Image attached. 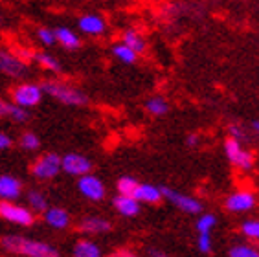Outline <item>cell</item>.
<instances>
[{"mask_svg":"<svg viewBox=\"0 0 259 257\" xmlns=\"http://www.w3.org/2000/svg\"><path fill=\"white\" fill-rule=\"evenodd\" d=\"M149 257H169L164 250H158V248H149Z\"/></svg>","mask_w":259,"mask_h":257,"instance_id":"37","label":"cell"},{"mask_svg":"<svg viewBox=\"0 0 259 257\" xmlns=\"http://www.w3.org/2000/svg\"><path fill=\"white\" fill-rule=\"evenodd\" d=\"M120 40L123 45L129 46L131 50H135L138 55H142L145 50H147V40H145V37L142 35V31H138L136 28H127V30L121 31Z\"/></svg>","mask_w":259,"mask_h":257,"instance_id":"21","label":"cell"},{"mask_svg":"<svg viewBox=\"0 0 259 257\" xmlns=\"http://www.w3.org/2000/svg\"><path fill=\"white\" fill-rule=\"evenodd\" d=\"M0 118H8L15 123H26L30 119V110L22 109L13 101H6L0 99Z\"/></svg>","mask_w":259,"mask_h":257,"instance_id":"18","label":"cell"},{"mask_svg":"<svg viewBox=\"0 0 259 257\" xmlns=\"http://www.w3.org/2000/svg\"><path fill=\"white\" fill-rule=\"evenodd\" d=\"M77 191L90 202H101L107 197V188H105L103 180L92 173L77 178Z\"/></svg>","mask_w":259,"mask_h":257,"instance_id":"8","label":"cell"},{"mask_svg":"<svg viewBox=\"0 0 259 257\" xmlns=\"http://www.w3.org/2000/svg\"><path fill=\"white\" fill-rule=\"evenodd\" d=\"M228 136L230 138L237 140V142H243V140L246 138V131H244L239 123H230L228 125Z\"/></svg>","mask_w":259,"mask_h":257,"instance_id":"32","label":"cell"},{"mask_svg":"<svg viewBox=\"0 0 259 257\" xmlns=\"http://www.w3.org/2000/svg\"><path fill=\"white\" fill-rule=\"evenodd\" d=\"M241 233L250 241L259 242V221H244L241 224Z\"/></svg>","mask_w":259,"mask_h":257,"instance_id":"31","label":"cell"},{"mask_svg":"<svg viewBox=\"0 0 259 257\" xmlns=\"http://www.w3.org/2000/svg\"><path fill=\"white\" fill-rule=\"evenodd\" d=\"M215 224H217L215 215H211V213H202V215L199 217V221H197V232L209 233L215 228Z\"/></svg>","mask_w":259,"mask_h":257,"instance_id":"30","label":"cell"},{"mask_svg":"<svg viewBox=\"0 0 259 257\" xmlns=\"http://www.w3.org/2000/svg\"><path fill=\"white\" fill-rule=\"evenodd\" d=\"M35 37L39 40L40 45L45 46V48H52L55 46V33H54V28H48V26H40L35 30Z\"/></svg>","mask_w":259,"mask_h":257,"instance_id":"28","label":"cell"},{"mask_svg":"<svg viewBox=\"0 0 259 257\" xmlns=\"http://www.w3.org/2000/svg\"><path fill=\"white\" fill-rule=\"evenodd\" d=\"M11 145H13V140H11L10 134L0 131V151H8Z\"/></svg>","mask_w":259,"mask_h":257,"instance_id":"34","label":"cell"},{"mask_svg":"<svg viewBox=\"0 0 259 257\" xmlns=\"http://www.w3.org/2000/svg\"><path fill=\"white\" fill-rule=\"evenodd\" d=\"M109 257H140V255H136V253L129 252V250H116V252L110 253Z\"/></svg>","mask_w":259,"mask_h":257,"instance_id":"36","label":"cell"},{"mask_svg":"<svg viewBox=\"0 0 259 257\" xmlns=\"http://www.w3.org/2000/svg\"><path fill=\"white\" fill-rule=\"evenodd\" d=\"M225 153H226V158L230 160V163L234 165V167L241 169V171H252L254 169V163L255 158L254 154L246 151V149L241 145V142L234 138H226L225 142Z\"/></svg>","mask_w":259,"mask_h":257,"instance_id":"6","label":"cell"},{"mask_svg":"<svg viewBox=\"0 0 259 257\" xmlns=\"http://www.w3.org/2000/svg\"><path fill=\"white\" fill-rule=\"evenodd\" d=\"M110 54L114 55V59L120 61L121 64H135L136 61H138V57H140L135 50H131L129 46L123 45L121 40H118V42H114V45H112V48H110Z\"/></svg>","mask_w":259,"mask_h":257,"instance_id":"23","label":"cell"},{"mask_svg":"<svg viewBox=\"0 0 259 257\" xmlns=\"http://www.w3.org/2000/svg\"><path fill=\"white\" fill-rule=\"evenodd\" d=\"M42 98H45L42 84L33 83V81H22V83H19L11 90V101L26 110L40 105Z\"/></svg>","mask_w":259,"mask_h":257,"instance_id":"3","label":"cell"},{"mask_svg":"<svg viewBox=\"0 0 259 257\" xmlns=\"http://www.w3.org/2000/svg\"><path fill=\"white\" fill-rule=\"evenodd\" d=\"M72 257H103V252L92 239H79L72 248Z\"/></svg>","mask_w":259,"mask_h":257,"instance_id":"22","label":"cell"},{"mask_svg":"<svg viewBox=\"0 0 259 257\" xmlns=\"http://www.w3.org/2000/svg\"><path fill=\"white\" fill-rule=\"evenodd\" d=\"M26 206L33 213H42L50 204H48V198H46V195L42 191L30 189V191L26 193Z\"/></svg>","mask_w":259,"mask_h":257,"instance_id":"24","label":"cell"},{"mask_svg":"<svg viewBox=\"0 0 259 257\" xmlns=\"http://www.w3.org/2000/svg\"><path fill=\"white\" fill-rule=\"evenodd\" d=\"M77 228L85 235H103V233H109L112 230V223L100 217V215H89V217L81 219Z\"/></svg>","mask_w":259,"mask_h":257,"instance_id":"13","label":"cell"},{"mask_svg":"<svg viewBox=\"0 0 259 257\" xmlns=\"http://www.w3.org/2000/svg\"><path fill=\"white\" fill-rule=\"evenodd\" d=\"M28 68H30L28 63L24 59H20L15 52L0 46V74L13 77V79H20L28 74Z\"/></svg>","mask_w":259,"mask_h":257,"instance_id":"7","label":"cell"},{"mask_svg":"<svg viewBox=\"0 0 259 257\" xmlns=\"http://www.w3.org/2000/svg\"><path fill=\"white\" fill-rule=\"evenodd\" d=\"M138 180L135 177H121L118 178V182H116V189H118V195H135L136 188H138Z\"/></svg>","mask_w":259,"mask_h":257,"instance_id":"26","label":"cell"},{"mask_svg":"<svg viewBox=\"0 0 259 257\" xmlns=\"http://www.w3.org/2000/svg\"><path fill=\"white\" fill-rule=\"evenodd\" d=\"M230 257H259V250L252 244H235L228 252Z\"/></svg>","mask_w":259,"mask_h":257,"instance_id":"29","label":"cell"},{"mask_svg":"<svg viewBox=\"0 0 259 257\" xmlns=\"http://www.w3.org/2000/svg\"><path fill=\"white\" fill-rule=\"evenodd\" d=\"M61 171L66 173L68 177L79 178L83 175L92 173V162L81 153H68L61 156Z\"/></svg>","mask_w":259,"mask_h":257,"instance_id":"10","label":"cell"},{"mask_svg":"<svg viewBox=\"0 0 259 257\" xmlns=\"http://www.w3.org/2000/svg\"><path fill=\"white\" fill-rule=\"evenodd\" d=\"M199 142H200V136L197 133L188 134V138H186V144L190 145V147H197V145H199Z\"/></svg>","mask_w":259,"mask_h":257,"instance_id":"35","label":"cell"},{"mask_svg":"<svg viewBox=\"0 0 259 257\" xmlns=\"http://www.w3.org/2000/svg\"><path fill=\"white\" fill-rule=\"evenodd\" d=\"M55 33V45H59L61 48L68 50V52H75L81 48V37L77 31H74L68 26H57L54 28Z\"/></svg>","mask_w":259,"mask_h":257,"instance_id":"15","label":"cell"},{"mask_svg":"<svg viewBox=\"0 0 259 257\" xmlns=\"http://www.w3.org/2000/svg\"><path fill=\"white\" fill-rule=\"evenodd\" d=\"M145 110L151 114V116H155V118H160V116H165V114L169 112V103H167V99L162 98V96H153L145 101Z\"/></svg>","mask_w":259,"mask_h":257,"instance_id":"25","label":"cell"},{"mask_svg":"<svg viewBox=\"0 0 259 257\" xmlns=\"http://www.w3.org/2000/svg\"><path fill=\"white\" fill-rule=\"evenodd\" d=\"M42 219L45 223L48 224L54 230H66L72 223V217L65 208H59V206H48V208L42 211Z\"/></svg>","mask_w":259,"mask_h":257,"instance_id":"14","label":"cell"},{"mask_svg":"<svg viewBox=\"0 0 259 257\" xmlns=\"http://www.w3.org/2000/svg\"><path fill=\"white\" fill-rule=\"evenodd\" d=\"M0 20H2V17H0Z\"/></svg>","mask_w":259,"mask_h":257,"instance_id":"39","label":"cell"},{"mask_svg":"<svg viewBox=\"0 0 259 257\" xmlns=\"http://www.w3.org/2000/svg\"><path fill=\"white\" fill-rule=\"evenodd\" d=\"M112 206H114V209L120 215L129 219L140 215V209H142V204L135 197H131V195H116L114 200H112Z\"/></svg>","mask_w":259,"mask_h":257,"instance_id":"17","label":"cell"},{"mask_svg":"<svg viewBox=\"0 0 259 257\" xmlns=\"http://www.w3.org/2000/svg\"><path fill=\"white\" fill-rule=\"evenodd\" d=\"M0 219L20 228H30L35 224V213L24 204H17V200H0Z\"/></svg>","mask_w":259,"mask_h":257,"instance_id":"4","label":"cell"},{"mask_svg":"<svg viewBox=\"0 0 259 257\" xmlns=\"http://www.w3.org/2000/svg\"><path fill=\"white\" fill-rule=\"evenodd\" d=\"M0 246L6 252L19 257H61L59 250L50 242L22 237V235H4L0 239Z\"/></svg>","mask_w":259,"mask_h":257,"instance_id":"1","label":"cell"},{"mask_svg":"<svg viewBox=\"0 0 259 257\" xmlns=\"http://www.w3.org/2000/svg\"><path fill=\"white\" fill-rule=\"evenodd\" d=\"M30 173L37 180H52L61 173V156L57 153H45L31 163Z\"/></svg>","mask_w":259,"mask_h":257,"instance_id":"5","label":"cell"},{"mask_svg":"<svg viewBox=\"0 0 259 257\" xmlns=\"http://www.w3.org/2000/svg\"><path fill=\"white\" fill-rule=\"evenodd\" d=\"M40 84H42L45 96H50L52 99H55L57 103L65 105V107H85L89 103V96L81 89L66 83V81L48 79Z\"/></svg>","mask_w":259,"mask_h":257,"instance_id":"2","label":"cell"},{"mask_svg":"<svg viewBox=\"0 0 259 257\" xmlns=\"http://www.w3.org/2000/svg\"><path fill=\"white\" fill-rule=\"evenodd\" d=\"M255 204H257L255 193L250 191V189H241V191L232 193V195L226 198L225 206L230 213H244V211L254 209Z\"/></svg>","mask_w":259,"mask_h":257,"instance_id":"11","label":"cell"},{"mask_svg":"<svg viewBox=\"0 0 259 257\" xmlns=\"http://www.w3.org/2000/svg\"><path fill=\"white\" fill-rule=\"evenodd\" d=\"M31 61L39 68H42L45 72H50L54 75H59L63 72V64L59 63V59L55 55L48 54V52H33L31 54Z\"/></svg>","mask_w":259,"mask_h":257,"instance_id":"20","label":"cell"},{"mask_svg":"<svg viewBox=\"0 0 259 257\" xmlns=\"http://www.w3.org/2000/svg\"><path fill=\"white\" fill-rule=\"evenodd\" d=\"M22 197V182L13 175H0V200H19Z\"/></svg>","mask_w":259,"mask_h":257,"instance_id":"16","label":"cell"},{"mask_svg":"<svg viewBox=\"0 0 259 257\" xmlns=\"http://www.w3.org/2000/svg\"><path fill=\"white\" fill-rule=\"evenodd\" d=\"M160 188H162V197H164L165 200H169L175 208H179L180 211L190 213V215H200V213H202V204L195 197L182 195V193L175 191V189H171V188H165V186H160Z\"/></svg>","mask_w":259,"mask_h":257,"instance_id":"9","label":"cell"},{"mask_svg":"<svg viewBox=\"0 0 259 257\" xmlns=\"http://www.w3.org/2000/svg\"><path fill=\"white\" fill-rule=\"evenodd\" d=\"M252 128H254L255 133L259 134V119H255V121H252Z\"/></svg>","mask_w":259,"mask_h":257,"instance_id":"38","label":"cell"},{"mask_svg":"<svg viewBox=\"0 0 259 257\" xmlns=\"http://www.w3.org/2000/svg\"><path fill=\"white\" fill-rule=\"evenodd\" d=\"M197 244H199V250L202 253H209L211 252V235L209 233H199Z\"/></svg>","mask_w":259,"mask_h":257,"instance_id":"33","label":"cell"},{"mask_svg":"<svg viewBox=\"0 0 259 257\" xmlns=\"http://www.w3.org/2000/svg\"><path fill=\"white\" fill-rule=\"evenodd\" d=\"M19 145L24 149V151L33 153V151H37V149L40 147V138L35 133H31V131H26V133L20 134Z\"/></svg>","mask_w":259,"mask_h":257,"instance_id":"27","label":"cell"},{"mask_svg":"<svg viewBox=\"0 0 259 257\" xmlns=\"http://www.w3.org/2000/svg\"><path fill=\"white\" fill-rule=\"evenodd\" d=\"M77 30L87 37H101L107 31V20L100 13H85L77 19Z\"/></svg>","mask_w":259,"mask_h":257,"instance_id":"12","label":"cell"},{"mask_svg":"<svg viewBox=\"0 0 259 257\" xmlns=\"http://www.w3.org/2000/svg\"><path fill=\"white\" fill-rule=\"evenodd\" d=\"M133 197L138 200L140 204H158L162 200V188L160 186H155V184H138L135 195Z\"/></svg>","mask_w":259,"mask_h":257,"instance_id":"19","label":"cell"}]
</instances>
